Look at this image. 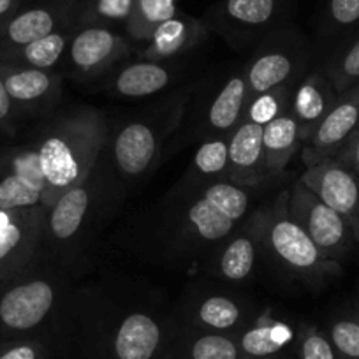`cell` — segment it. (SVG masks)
Returning <instances> with one entry per match:
<instances>
[{
  "label": "cell",
  "instance_id": "4fadbf2b",
  "mask_svg": "<svg viewBox=\"0 0 359 359\" xmlns=\"http://www.w3.org/2000/svg\"><path fill=\"white\" fill-rule=\"evenodd\" d=\"M83 0H36L20 6L0 29V55L34 43L71 23H79Z\"/></svg>",
  "mask_w": 359,
  "mask_h": 359
},
{
  "label": "cell",
  "instance_id": "30bf717a",
  "mask_svg": "<svg viewBox=\"0 0 359 359\" xmlns=\"http://www.w3.org/2000/svg\"><path fill=\"white\" fill-rule=\"evenodd\" d=\"M176 337L147 312L126 313L102 338L101 359H171Z\"/></svg>",
  "mask_w": 359,
  "mask_h": 359
},
{
  "label": "cell",
  "instance_id": "52a82bcc",
  "mask_svg": "<svg viewBox=\"0 0 359 359\" xmlns=\"http://www.w3.org/2000/svg\"><path fill=\"white\" fill-rule=\"evenodd\" d=\"M292 8L294 0H219L203 20L233 44L259 43L287 25Z\"/></svg>",
  "mask_w": 359,
  "mask_h": 359
},
{
  "label": "cell",
  "instance_id": "f35d334b",
  "mask_svg": "<svg viewBox=\"0 0 359 359\" xmlns=\"http://www.w3.org/2000/svg\"><path fill=\"white\" fill-rule=\"evenodd\" d=\"M334 158H338L341 164L347 165V168L359 178V126L355 127V130L351 134V137L345 141L344 147L338 150Z\"/></svg>",
  "mask_w": 359,
  "mask_h": 359
},
{
  "label": "cell",
  "instance_id": "f1b7e54d",
  "mask_svg": "<svg viewBox=\"0 0 359 359\" xmlns=\"http://www.w3.org/2000/svg\"><path fill=\"white\" fill-rule=\"evenodd\" d=\"M229 136L206 137L201 141L194 157H192L185 184L198 185L206 184V182L226 180L227 158H229Z\"/></svg>",
  "mask_w": 359,
  "mask_h": 359
},
{
  "label": "cell",
  "instance_id": "f546056e",
  "mask_svg": "<svg viewBox=\"0 0 359 359\" xmlns=\"http://www.w3.org/2000/svg\"><path fill=\"white\" fill-rule=\"evenodd\" d=\"M178 0H136L123 34L133 44H144L155 30L178 13Z\"/></svg>",
  "mask_w": 359,
  "mask_h": 359
},
{
  "label": "cell",
  "instance_id": "5b68a950",
  "mask_svg": "<svg viewBox=\"0 0 359 359\" xmlns=\"http://www.w3.org/2000/svg\"><path fill=\"white\" fill-rule=\"evenodd\" d=\"M187 97H176L154 115L134 118L120 127L111 140V161L126 182H140L157 164L164 141L178 126Z\"/></svg>",
  "mask_w": 359,
  "mask_h": 359
},
{
  "label": "cell",
  "instance_id": "ffe728a7",
  "mask_svg": "<svg viewBox=\"0 0 359 359\" xmlns=\"http://www.w3.org/2000/svg\"><path fill=\"white\" fill-rule=\"evenodd\" d=\"M210 29L205 20L178 11L171 20L162 23L154 36L141 44V60L168 62L184 57L199 46L208 37Z\"/></svg>",
  "mask_w": 359,
  "mask_h": 359
},
{
  "label": "cell",
  "instance_id": "8fae6325",
  "mask_svg": "<svg viewBox=\"0 0 359 359\" xmlns=\"http://www.w3.org/2000/svg\"><path fill=\"white\" fill-rule=\"evenodd\" d=\"M46 210L0 208V282L36 266Z\"/></svg>",
  "mask_w": 359,
  "mask_h": 359
},
{
  "label": "cell",
  "instance_id": "5bb4252c",
  "mask_svg": "<svg viewBox=\"0 0 359 359\" xmlns=\"http://www.w3.org/2000/svg\"><path fill=\"white\" fill-rule=\"evenodd\" d=\"M97 165L85 182L69 189L46 210L43 250H65L85 229L101 185Z\"/></svg>",
  "mask_w": 359,
  "mask_h": 359
},
{
  "label": "cell",
  "instance_id": "4dcf8cb0",
  "mask_svg": "<svg viewBox=\"0 0 359 359\" xmlns=\"http://www.w3.org/2000/svg\"><path fill=\"white\" fill-rule=\"evenodd\" d=\"M323 71L326 72L338 94L359 81V29L351 34L337 51L331 53Z\"/></svg>",
  "mask_w": 359,
  "mask_h": 359
},
{
  "label": "cell",
  "instance_id": "8992f818",
  "mask_svg": "<svg viewBox=\"0 0 359 359\" xmlns=\"http://www.w3.org/2000/svg\"><path fill=\"white\" fill-rule=\"evenodd\" d=\"M309 46L302 34L285 25L257 43L243 74L248 97L268 92L280 85H294L303 76Z\"/></svg>",
  "mask_w": 359,
  "mask_h": 359
},
{
  "label": "cell",
  "instance_id": "3957f363",
  "mask_svg": "<svg viewBox=\"0 0 359 359\" xmlns=\"http://www.w3.org/2000/svg\"><path fill=\"white\" fill-rule=\"evenodd\" d=\"M254 215L262 252L285 271L312 284L341 273L340 264L324 257L305 229L291 217L287 192L280 194L273 205L255 210Z\"/></svg>",
  "mask_w": 359,
  "mask_h": 359
},
{
  "label": "cell",
  "instance_id": "9a60e30c",
  "mask_svg": "<svg viewBox=\"0 0 359 359\" xmlns=\"http://www.w3.org/2000/svg\"><path fill=\"white\" fill-rule=\"evenodd\" d=\"M299 182L323 203L340 213L359 241V178L338 158L326 157L306 165Z\"/></svg>",
  "mask_w": 359,
  "mask_h": 359
},
{
  "label": "cell",
  "instance_id": "7c38bea8",
  "mask_svg": "<svg viewBox=\"0 0 359 359\" xmlns=\"http://www.w3.org/2000/svg\"><path fill=\"white\" fill-rule=\"evenodd\" d=\"M0 208L48 210L46 182L32 141L0 151Z\"/></svg>",
  "mask_w": 359,
  "mask_h": 359
},
{
  "label": "cell",
  "instance_id": "8d00e7d4",
  "mask_svg": "<svg viewBox=\"0 0 359 359\" xmlns=\"http://www.w3.org/2000/svg\"><path fill=\"white\" fill-rule=\"evenodd\" d=\"M0 359H51L50 348L41 337L0 341Z\"/></svg>",
  "mask_w": 359,
  "mask_h": 359
},
{
  "label": "cell",
  "instance_id": "d6a6232c",
  "mask_svg": "<svg viewBox=\"0 0 359 359\" xmlns=\"http://www.w3.org/2000/svg\"><path fill=\"white\" fill-rule=\"evenodd\" d=\"M291 90L292 85H280L254 97H248L243 120H250L264 127L266 123L287 111L291 106Z\"/></svg>",
  "mask_w": 359,
  "mask_h": 359
},
{
  "label": "cell",
  "instance_id": "d6986e66",
  "mask_svg": "<svg viewBox=\"0 0 359 359\" xmlns=\"http://www.w3.org/2000/svg\"><path fill=\"white\" fill-rule=\"evenodd\" d=\"M338 92L334 90L333 83L323 71V67L303 74L298 81L292 85L291 90V109L296 123L299 129V137L303 144L312 137L317 127L330 113L331 106L334 104Z\"/></svg>",
  "mask_w": 359,
  "mask_h": 359
},
{
  "label": "cell",
  "instance_id": "ba28073f",
  "mask_svg": "<svg viewBox=\"0 0 359 359\" xmlns=\"http://www.w3.org/2000/svg\"><path fill=\"white\" fill-rule=\"evenodd\" d=\"M134 44L126 34L104 25H78L67 51H65V74L78 81H92L108 74L118 62L127 58Z\"/></svg>",
  "mask_w": 359,
  "mask_h": 359
},
{
  "label": "cell",
  "instance_id": "e0dca14e",
  "mask_svg": "<svg viewBox=\"0 0 359 359\" xmlns=\"http://www.w3.org/2000/svg\"><path fill=\"white\" fill-rule=\"evenodd\" d=\"M0 76L18 113H46L60 101L62 74L57 71L0 62Z\"/></svg>",
  "mask_w": 359,
  "mask_h": 359
},
{
  "label": "cell",
  "instance_id": "1f68e13d",
  "mask_svg": "<svg viewBox=\"0 0 359 359\" xmlns=\"http://www.w3.org/2000/svg\"><path fill=\"white\" fill-rule=\"evenodd\" d=\"M136 0H83L79 25L126 27Z\"/></svg>",
  "mask_w": 359,
  "mask_h": 359
},
{
  "label": "cell",
  "instance_id": "ab89813d",
  "mask_svg": "<svg viewBox=\"0 0 359 359\" xmlns=\"http://www.w3.org/2000/svg\"><path fill=\"white\" fill-rule=\"evenodd\" d=\"M22 6V0H0V29Z\"/></svg>",
  "mask_w": 359,
  "mask_h": 359
},
{
  "label": "cell",
  "instance_id": "4316f807",
  "mask_svg": "<svg viewBox=\"0 0 359 359\" xmlns=\"http://www.w3.org/2000/svg\"><path fill=\"white\" fill-rule=\"evenodd\" d=\"M79 23H71L34 43L25 44L22 48L8 51V53L0 55V62L13 65H23V67L44 69V71H55L58 65H62L67 51L69 41L74 34L76 27Z\"/></svg>",
  "mask_w": 359,
  "mask_h": 359
},
{
  "label": "cell",
  "instance_id": "cb8c5ba5",
  "mask_svg": "<svg viewBox=\"0 0 359 359\" xmlns=\"http://www.w3.org/2000/svg\"><path fill=\"white\" fill-rule=\"evenodd\" d=\"M250 323L247 306L227 294L203 296L187 309V324L194 330L236 334Z\"/></svg>",
  "mask_w": 359,
  "mask_h": 359
},
{
  "label": "cell",
  "instance_id": "2e32d148",
  "mask_svg": "<svg viewBox=\"0 0 359 359\" xmlns=\"http://www.w3.org/2000/svg\"><path fill=\"white\" fill-rule=\"evenodd\" d=\"M359 126V81L340 92L320 126L303 144V162L312 165L334 157Z\"/></svg>",
  "mask_w": 359,
  "mask_h": 359
},
{
  "label": "cell",
  "instance_id": "83f0119b",
  "mask_svg": "<svg viewBox=\"0 0 359 359\" xmlns=\"http://www.w3.org/2000/svg\"><path fill=\"white\" fill-rule=\"evenodd\" d=\"M171 359H245L236 334L189 327L178 333Z\"/></svg>",
  "mask_w": 359,
  "mask_h": 359
},
{
  "label": "cell",
  "instance_id": "836d02e7",
  "mask_svg": "<svg viewBox=\"0 0 359 359\" xmlns=\"http://www.w3.org/2000/svg\"><path fill=\"white\" fill-rule=\"evenodd\" d=\"M359 29V0H326L323 32L327 37H345Z\"/></svg>",
  "mask_w": 359,
  "mask_h": 359
},
{
  "label": "cell",
  "instance_id": "484cf974",
  "mask_svg": "<svg viewBox=\"0 0 359 359\" xmlns=\"http://www.w3.org/2000/svg\"><path fill=\"white\" fill-rule=\"evenodd\" d=\"M302 147L303 141L299 137L298 123L291 109L266 123L262 133V154L268 180L280 175Z\"/></svg>",
  "mask_w": 359,
  "mask_h": 359
},
{
  "label": "cell",
  "instance_id": "e575fe53",
  "mask_svg": "<svg viewBox=\"0 0 359 359\" xmlns=\"http://www.w3.org/2000/svg\"><path fill=\"white\" fill-rule=\"evenodd\" d=\"M327 337L338 359H359V313H347L331 320Z\"/></svg>",
  "mask_w": 359,
  "mask_h": 359
},
{
  "label": "cell",
  "instance_id": "603a6c76",
  "mask_svg": "<svg viewBox=\"0 0 359 359\" xmlns=\"http://www.w3.org/2000/svg\"><path fill=\"white\" fill-rule=\"evenodd\" d=\"M236 340L245 359H289L296 331L284 320L259 319L236 333Z\"/></svg>",
  "mask_w": 359,
  "mask_h": 359
},
{
  "label": "cell",
  "instance_id": "ac0fdd59",
  "mask_svg": "<svg viewBox=\"0 0 359 359\" xmlns=\"http://www.w3.org/2000/svg\"><path fill=\"white\" fill-rule=\"evenodd\" d=\"M259 227L254 212L213 250L212 273L217 278L241 284L254 275L259 252Z\"/></svg>",
  "mask_w": 359,
  "mask_h": 359
},
{
  "label": "cell",
  "instance_id": "277c9868",
  "mask_svg": "<svg viewBox=\"0 0 359 359\" xmlns=\"http://www.w3.org/2000/svg\"><path fill=\"white\" fill-rule=\"evenodd\" d=\"M60 280L36 268L0 282V341L39 337L58 306Z\"/></svg>",
  "mask_w": 359,
  "mask_h": 359
},
{
  "label": "cell",
  "instance_id": "9c48e42d",
  "mask_svg": "<svg viewBox=\"0 0 359 359\" xmlns=\"http://www.w3.org/2000/svg\"><path fill=\"white\" fill-rule=\"evenodd\" d=\"M287 210L316 243L320 254L330 261H340L358 241L351 224L320 201L299 180L292 191L287 192Z\"/></svg>",
  "mask_w": 359,
  "mask_h": 359
},
{
  "label": "cell",
  "instance_id": "7a4b0ae2",
  "mask_svg": "<svg viewBox=\"0 0 359 359\" xmlns=\"http://www.w3.org/2000/svg\"><path fill=\"white\" fill-rule=\"evenodd\" d=\"M254 191L227 180L187 185L171 213L172 243L189 255L215 250L252 213Z\"/></svg>",
  "mask_w": 359,
  "mask_h": 359
},
{
  "label": "cell",
  "instance_id": "44dd1931",
  "mask_svg": "<svg viewBox=\"0 0 359 359\" xmlns=\"http://www.w3.org/2000/svg\"><path fill=\"white\" fill-rule=\"evenodd\" d=\"M262 133L264 127L250 120H241L240 126L231 133L227 182L255 189L268 180L262 154Z\"/></svg>",
  "mask_w": 359,
  "mask_h": 359
},
{
  "label": "cell",
  "instance_id": "d590c367",
  "mask_svg": "<svg viewBox=\"0 0 359 359\" xmlns=\"http://www.w3.org/2000/svg\"><path fill=\"white\" fill-rule=\"evenodd\" d=\"M294 359H338L327 333L312 324H302L296 331Z\"/></svg>",
  "mask_w": 359,
  "mask_h": 359
},
{
  "label": "cell",
  "instance_id": "7402d4cb",
  "mask_svg": "<svg viewBox=\"0 0 359 359\" xmlns=\"http://www.w3.org/2000/svg\"><path fill=\"white\" fill-rule=\"evenodd\" d=\"M248 101V86L243 71L229 76L208 102L203 115V140L215 136H229L243 120Z\"/></svg>",
  "mask_w": 359,
  "mask_h": 359
},
{
  "label": "cell",
  "instance_id": "6da1fadb",
  "mask_svg": "<svg viewBox=\"0 0 359 359\" xmlns=\"http://www.w3.org/2000/svg\"><path fill=\"white\" fill-rule=\"evenodd\" d=\"M108 137L104 116L92 108L71 109L39 130L32 144L46 182L48 208L88 178L101 161Z\"/></svg>",
  "mask_w": 359,
  "mask_h": 359
},
{
  "label": "cell",
  "instance_id": "d4e9b609",
  "mask_svg": "<svg viewBox=\"0 0 359 359\" xmlns=\"http://www.w3.org/2000/svg\"><path fill=\"white\" fill-rule=\"evenodd\" d=\"M171 81L172 71L164 62L137 60L120 67L108 81V88L120 97L141 99L158 94Z\"/></svg>",
  "mask_w": 359,
  "mask_h": 359
},
{
  "label": "cell",
  "instance_id": "74e56055",
  "mask_svg": "<svg viewBox=\"0 0 359 359\" xmlns=\"http://www.w3.org/2000/svg\"><path fill=\"white\" fill-rule=\"evenodd\" d=\"M18 109L13 104L11 97H9L8 90H6L4 79L0 76V133L13 134L16 126V116H18Z\"/></svg>",
  "mask_w": 359,
  "mask_h": 359
}]
</instances>
